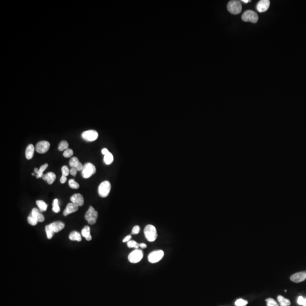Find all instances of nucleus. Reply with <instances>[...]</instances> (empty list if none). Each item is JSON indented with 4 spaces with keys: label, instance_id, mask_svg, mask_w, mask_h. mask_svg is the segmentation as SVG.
<instances>
[{
    "label": "nucleus",
    "instance_id": "f257e3e1",
    "mask_svg": "<svg viewBox=\"0 0 306 306\" xmlns=\"http://www.w3.org/2000/svg\"><path fill=\"white\" fill-rule=\"evenodd\" d=\"M144 234L146 239L148 241H154L157 238L158 234L156 228L152 225H148L144 229Z\"/></svg>",
    "mask_w": 306,
    "mask_h": 306
},
{
    "label": "nucleus",
    "instance_id": "f03ea898",
    "mask_svg": "<svg viewBox=\"0 0 306 306\" xmlns=\"http://www.w3.org/2000/svg\"><path fill=\"white\" fill-rule=\"evenodd\" d=\"M229 12L233 14H238L240 13L242 10V5L239 1L232 0L229 1L227 6Z\"/></svg>",
    "mask_w": 306,
    "mask_h": 306
},
{
    "label": "nucleus",
    "instance_id": "7ed1b4c3",
    "mask_svg": "<svg viewBox=\"0 0 306 306\" xmlns=\"http://www.w3.org/2000/svg\"><path fill=\"white\" fill-rule=\"evenodd\" d=\"M111 189V183L107 180L101 182L98 187V193L102 197H106L108 196Z\"/></svg>",
    "mask_w": 306,
    "mask_h": 306
},
{
    "label": "nucleus",
    "instance_id": "20e7f679",
    "mask_svg": "<svg viewBox=\"0 0 306 306\" xmlns=\"http://www.w3.org/2000/svg\"><path fill=\"white\" fill-rule=\"evenodd\" d=\"M242 20L244 22H250L255 23L259 20V17L256 12L252 10H246L241 16Z\"/></svg>",
    "mask_w": 306,
    "mask_h": 306
},
{
    "label": "nucleus",
    "instance_id": "39448f33",
    "mask_svg": "<svg viewBox=\"0 0 306 306\" xmlns=\"http://www.w3.org/2000/svg\"><path fill=\"white\" fill-rule=\"evenodd\" d=\"M96 172V168L91 163H86L84 164L82 170V175L85 179H88Z\"/></svg>",
    "mask_w": 306,
    "mask_h": 306
},
{
    "label": "nucleus",
    "instance_id": "423d86ee",
    "mask_svg": "<svg viewBox=\"0 0 306 306\" xmlns=\"http://www.w3.org/2000/svg\"><path fill=\"white\" fill-rule=\"evenodd\" d=\"M98 214L96 210L94 209V208L90 206L89 210L87 211L86 213L85 214V218L90 225H94L96 223V220L98 218Z\"/></svg>",
    "mask_w": 306,
    "mask_h": 306
},
{
    "label": "nucleus",
    "instance_id": "0eeeda50",
    "mask_svg": "<svg viewBox=\"0 0 306 306\" xmlns=\"http://www.w3.org/2000/svg\"><path fill=\"white\" fill-rule=\"evenodd\" d=\"M164 256V252L162 250H155L151 252L148 256V260L150 263H156L159 262Z\"/></svg>",
    "mask_w": 306,
    "mask_h": 306
},
{
    "label": "nucleus",
    "instance_id": "6e6552de",
    "mask_svg": "<svg viewBox=\"0 0 306 306\" xmlns=\"http://www.w3.org/2000/svg\"><path fill=\"white\" fill-rule=\"evenodd\" d=\"M143 257V252L141 250L136 249L132 251L128 256V260L131 263H139Z\"/></svg>",
    "mask_w": 306,
    "mask_h": 306
},
{
    "label": "nucleus",
    "instance_id": "1a4fd4ad",
    "mask_svg": "<svg viewBox=\"0 0 306 306\" xmlns=\"http://www.w3.org/2000/svg\"><path fill=\"white\" fill-rule=\"evenodd\" d=\"M98 133L94 130H89L84 132L82 134V137L83 139L87 141L93 142L95 141L98 138Z\"/></svg>",
    "mask_w": 306,
    "mask_h": 306
},
{
    "label": "nucleus",
    "instance_id": "9d476101",
    "mask_svg": "<svg viewBox=\"0 0 306 306\" xmlns=\"http://www.w3.org/2000/svg\"><path fill=\"white\" fill-rule=\"evenodd\" d=\"M50 148V142L46 141H41L37 143L35 149L38 153L44 154L49 150Z\"/></svg>",
    "mask_w": 306,
    "mask_h": 306
},
{
    "label": "nucleus",
    "instance_id": "9b49d317",
    "mask_svg": "<svg viewBox=\"0 0 306 306\" xmlns=\"http://www.w3.org/2000/svg\"><path fill=\"white\" fill-rule=\"evenodd\" d=\"M290 279L291 281L295 283H299L305 281L306 279V271L295 273L291 276Z\"/></svg>",
    "mask_w": 306,
    "mask_h": 306
},
{
    "label": "nucleus",
    "instance_id": "f8f14e48",
    "mask_svg": "<svg viewBox=\"0 0 306 306\" xmlns=\"http://www.w3.org/2000/svg\"><path fill=\"white\" fill-rule=\"evenodd\" d=\"M269 6H270V1L261 0L257 4V10L259 12H265L268 10Z\"/></svg>",
    "mask_w": 306,
    "mask_h": 306
},
{
    "label": "nucleus",
    "instance_id": "ddd939ff",
    "mask_svg": "<svg viewBox=\"0 0 306 306\" xmlns=\"http://www.w3.org/2000/svg\"><path fill=\"white\" fill-rule=\"evenodd\" d=\"M69 165L71 168H75L78 171L83 170L84 166L82 164L77 157H71L69 161Z\"/></svg>",
    "mask_w": 306,
    "mask_h": 306
},
{
    "label": "nucleus",
    "instance_id": "4468645a",
    "mask_svg": "<svg viewBox=\"0 0 306 306\" xmlns=\"http://www.w3.org/2000/svg\"><path fill=\"white\" fill-rule=\"evenodd\" d=\"M71 202L77 205L79 207L82 206L84 204V198L82 195L80 193H76L70 197Z\"/></svg>",
    "mask_w": 306,
    "mask_h": 306
},
{
    "label": "nucleus",
    "instance_id": "2eb2a0df",
    "mask_svg": "<svg viewBox=\"0 0 306 306\" xmlns=\"http://www.w3.org/2000/svg\"><path fill=\"white\" fill-rule=\"evenodd\" d=\"M78 207L79 206H77V205H75L73 202H70V203L68 204L67 206L66 207L65 210L63 212V214L64 216H67L70 214L73 213L77 211L78 209Z\"/></svg>",
    "mask_w": 306,
    "mask_h": 306
},
{
    "label": "nucleus",
    "instance_id": "dca6fc26",
    "mask_svg": "<svg viewBox=\"0 0 306 306\" xmlns=\"http://www.w3.org/2000/svg\"><path fill=\"white\" fill-rule=\"evenodd\" d=\"M31 216L34 217L35 220L37 221L38 222H43L45 218L43 215L41 214V211L37 208H33L32 211H31Z\"/></svg>",
    "mask_w": 306,
    "mask_h": 306
},
{
    "label": "nucleus",
    "instance_id": "f3484780",
    "mask_svg": "<svg viewBox=\"0 0 306 306\" xmlns=\"http://www.w3.org/2000/svg\"><path fill=\"white\" fill-rule=\"evenodd\" d=\"M54 232H59L64 228L65 225L61 221H56L49 225Z\"/></svg>",
    "mask_w": 306,
    "mask_h": 306
},
{
    "label": "nucleus",
    "instance_id": "a211bd4d",
    "mask_svg": "<svg viewBox=\"0 0 306 306\" xmlns=\"http://www.w3.org/2000/svg\"><path fill=\"white\" fill-rule=\"evenodd\" d=\"M43 179L48 183V184H52L53 182H55L56 180V176L55 173L50 172L48 173H46L44 175L43 177H42Z\"/></svg>",
    "mask_w": 306,
    "mask_h": 306
},
{
    "label": "nucleus",
    "instance_id": "6ab92c4d",
    "mask_svg": "<svg viewBox=\"0 0 306 306\" xmlns=\"http://www.w3.org/2000/svg\"><path fill=\"white\" fill-rule=\"evenodd\" d=\"M81 235H82V236H84V238H85V239H86V240H87V241L91 240V239H92V237H91V234H90V227L88 226H86L85 227H84V229L82 230Z\"/></svg>",
    "mask_w": 306,
    "mask_h": 306
},
{
    "label": "nucleus",
    "instance_id": "aec40b11",
    "mask_svg": "<svg viewBox=\"0 0 306 306\" xmlns=\"http://www.w3.org/2000/svg\"><path fill=\"white\" fill-rule=\"evenodd\" d=\"M35 148L32 144H30L26 150V157L27 159H31L34 156Z\"/></svg>",
    "mask_w": 306,
    "mask_h": 306
},
{
    "label": "nucleus",
    "instance_id": "412c9836",
    "mask_svg": "<svg viewBox=\"0 0 306 306\" xmlns=\"http://www.w3.org/2000/svg\"><path fill=\"white\" fill-rule=\"evenodd\" d=\"M277 300L280 306H290L291 305L290 300L281 295H278L277 297Z\"/></svg>",
    "mask_w": 306,
    "mask_h": 306
},
{
    "label": "nucleus",
    "instance_id": "4be33fe9",
    "mask_svg": "<svg viewBox=\"0 0 306 306\" xmlns=\"http://www.w3.org/2000/svg\"><path fill=\"white\" fill-rule=\"evenodd\" d=\"M69 238L72 241H81V235L79 232L75 231H74L70 234Z\"/></svg>",
    "mask_w": 306,
    "mask_h": 306
},
{
    "label": "nucleus",
    "instance_id": "5701e85b",
    "mask_svg": "<svg viewBox=\"0 0 306 306\" xmlns=\"http://www.w3.org/2000/svg\"><path fill=\"white\" fill-rule=\"evenodd\" d=\"M36 203L37 206L39 207V209L41 212L46 211L48 205L44 201H43V200H37L36 202Z\"/></svg>",
    "mask_w": 306,
    "mask_h": 306
},
{
    "label": "nucleus",
    "instance_id": "b1692460",
    "mask_svg": "<svg viewBox=\"0 0 306 306\" xmlns=\"http://www.w3.org/2000/svg\"><path fill=\"white\" fill-rule=\"evenodd\" d=\"M104 162L105 164L109 165L111 164L114 161V156L111 153H109L105 155L104 157Z\"/></svg>",
    "mask_w": 306,
    "mask_h": 306
},
{
    "label": "nucleus",
    "instance_id": "393cba45",
    "mask_svg": "<svg viewBox=\"0 0 306 306\" xmlns=\"http://www.w3.org/2000/svg\"><path fill=\"white\" fill-rule=\"evenodd\" d=\"M48 167V164H47V163H46V164L42 165V166L40 167V168H39V170L38 173H37V174H36V178L43 177L44 176V171L45 170H46V168H47Z\"/></svg>",
    "mask_w": 306,
    "mask_h": 306
},
{
    "label": "nucleus",
    "instance_id": "a878e982",
    "mask_svg": "<svg viewBox=\"0 0 306 306\" xmlns=\"http://www.w3.org/2000/svg\"><path fill=\"white\" fill-rule=\"evenodd\" d=\"M68 147H69L68 142L66 141H62L60 143V145L58 147V150L60 152L65 151L68 149Z\"/></svg>",
    "mask_w": 306,
    "mask_h": 306
},
{
    "label": "nucleus",
    "instance_id": "bb28decb",
    "mask_svg": "<svg viewBox=\"0 0 306 306\" xmlns=\"http://www.w3.org/2000/svg\"><path fill=\"white\" fill-rule=\"evenodd\" d=\"M45 230H46V236H47V238L48 239H52L53 236V234H54V231H53L52 229L51 228L50 225H46V228H45Z\"/></svg>",
    "mask_w": 306,
    "mask_h": 306
},
{
    "label": "nucleus",
    "instance_id": "cd10ccee",
    "mask_svg": "<svg viewBox=\"0 0 306 306\" xmlns=\"http://www.w3.org/2000/svg\"><path fill=\"white\" fill-rule=\"evenodd\" d=\"M52 210L56 213H58L60 211V208L59 205V200L57 198L55 199L53 202Z\"/></svg>",
    "mask_w": 306,
    "mask_h": 306
},
{
    "label": "nucleus",
    "instance_id": "c85d7f7f",
    "mask_svg": "<svg viewBox=\"0 0 306 306\" xmlns=\"http://www.w3.org/2000/svg\"><path fill=\"white\" fill-rule=\"evenodd\" d=\"M265 300L267 306H279L278 303L273 298H268Z\"/></svg>",
    "mask_w": 306,
    "mask_h": 306
},
{
    "label": "nucleus",
    "instance_id": "c756f323",
    "mask_svg": "<svg viewBox=\"0 0 306 306\" xmlns=\"http://www.w3.org/2000/svg\"><path fill=\"white\" fill-rule=\"evenodd\" d=\"M69 186L73 189H78L80 187V184L74 179H70L69 180Z\"/></svg>",
    "mask_w": 306,
    "mask_h": 306
},
{
    "label": "nucleus",
    "instance_id": "7c9ffc66",
    "mask_svg": "<svg viewBox=\"0 0 306 306\" xmlns=\"http://www.w3.org/2000/svg\"><path fill=\"white\" fill-rule=\"evenodd\" d=\"M127 245L129 248H134L136 249H138L139 247V244L134 240H130L127 242Z\"/></svg>",
    "mask_w": 306,
    "mask_h": 306
},
{
    "label": "nucleus",
    "instance_id": "2f4dec72",
    "mask_svg": "<svg viewBox=\"0 0 306 306\" xmlns=\"http://www.w3.org/2000/svg\"><path fill=\"white\" fill-rule=\"evenodd\" d=\"M247 304V300H244L243 299H238L235 302V305L236 306H245Z\"/></svg>",
    "mask_w": 306,
    "mask_h": 306
},
{
    "label": "nucleus",
    "instance_id": "473e14b6",
    "mask_svg": "<svg viewBox=\"0 0 306 306\" xmlns=\"http://www.w3.org/2000/svg\"><path fill=\"white\" fill-rule=\"evenodd\" d=\"M73 151L70 148H68L67 150H65L63 153V156L65 158H70L73 156Z\"/></svg>",
    "mask_w": 306,
    "mask_h": 306
},
{
    "label": "nucleus",
    "instance_id": "72a5a7b5",
    "mask_svg": "<svg viewBox=\"0 0 306 306\" xmlns=\"http://www.w3.org/2000/svg\"><path fill=\"white\" fill-rule=\"evenodd\" d=\"M27 221H28V223L30 224L32 226H35V225H36L37 222H38L37 221L35 220L34 217L32 216L31 215H30L28 216V218H27Z\"/></svg>",
    "mask_w": 306,
    "mask_h": 306
},
{
    "label": "nucleus",
    "instance_id": "f704fd0d",
    "mask_svg": "<svg viewBox=\"0 0 306 306\" xmlns=\"http://www.w3.org/2000/svg\"><path fill=\"white\" fill-rule=\"evenodd\" d=\"M297 302L299 305H302L303 306H306V298H304L303 297L300 296L298 297Z\"/></svg>",
    "mask_w": 306,
    "mask_h": 306
},
{
    "label": "nucleus",
    "instance_id": "c9c22d12",
    "mask_svg": "<svg viewBox=\"0 0 306 306\" xmlns=\"http://www.w3.org/2000/svg\"><path fill=\"white\" fill-rule=\"evenodd\" d=\"M61 171H62V175L65 176H68L70 173V170L69 169L68 166H62V168H61Z\"/></svg>",
    "mask_w": 306,
    "mask_h": 306
},
{
    "label": "nucleus",
    "instance_id": "e433bc0d",
    "mask_svg": "<svg viewBox=\"0 0 306 306\" xmlns=\"http://www.w3.org/2000/svg\"><path fill=\"white\" fill-rule=\"evenodd\" d=\"M140 231V227L139 226H135L133 227V229L132 230V234L134 235L138 234Z\"/></svg>",
    "mask_w": 306,
    "mask_h": 306
},
{
    "label": "nucleus",
    "instance_id": "4c0bfd02",
    "mask_svg": "<svg viewBox=\"0 0 306 306\" xmlns=\"http://www.w3.org/2000/svg\"><path fill=\"white\" fill-rule=\"evenodd\" d=\"M77 171V170H76L75 168H71V169L70 170V173L72 176H75Z\"/></svg>",
    "mask_w": 306,
    "mask_h": 306
},
{
    "label": "nucleus",
    "instance_id": "58836bf2",
    "mask_svg": "<svg viewBox=\"0 0 306 306\" xmlns=\"http://www.w3.org/2000/svg\"><path fill=\"white\" fill-rule=\"evenodd\" d=\"M131 238H132V236H131V235H128V236H127L125 238H124V239H123V243H125V242H128V241H130Z\"/></svg>",
    "mask_w": 306,
    "mask_h": 306
},
{
    "label": "nucleus",
    "instance_id": "ea45409f",
    "mask_svg": "<svg viewBox=\"0 0 306 306\" xmlns=\"http://www.w3.org/2000/svg\"><path fill=\"white\" fill-rule=\"evenodd\" d=\"M67 180V178H66V176H64V175H62L61 177L60 178V182L62 184H64L65 183Z\"/></svg>",
    "mask_w": 306,
    "mask_h": 306
},
{
    "label": "nucleus",
    "instance_id": "a19ab883",
    "mask_svg": "<svg viewBox=\"0 0 306 306\" xmlns=\"http://www.w3.org/2000/svg\"><path fill=\"white\" fill-rule=\"evenodd\" d=\"M109 153V150H108L107 148H103L102 150V154H103L104 155L107 154Z\"/></svg>",
    "mask_w": 306,
    "mask_h": 306
},
{
    "label": "nucleus",
    "instance_id": "79ce46f5",
    "mask_svg": "<svg viewBox=\"0 0 306 306\" xmlns=\"http://www.w3.org/2000/svg\"><path fill=\"white\" fill-rule=\"evenodd\" d=\"M139 247L144 249V248H146L147 247V245L145 243H141V244H139Z\"/></svg>",
    "mask_w": 306,
    "mask_h": 306
},
{
    "label": "nucleus",
    "instance_id": "37998d69",
    "mask_svg": "<svg viewBox=\"0 0 306 306\" xmlns=\"http://www.w3.org/2000/svg\"><path fill=\"white\" fill-rule=\"evenodd\" d=\"M39 169H38L37 168H34V172H35V173H36V174H37V173H38V172H39Z\"/></svg>",
    "mask_w": 306,
    "mask_h": 306
},
{
    "label": "nucleus",
    "instance_id": "c03bdc74",
    "mask_svg": "<svg viewBox=\"0 0 306 306\" xmlns=\"http://www.w3.org/2000/svg\"><path fill=\"white\" fill-rule=\"evenodd\" d=\"M242 2H243L244 3H248V2H250V1H249V0H243L241 1Z\"/></svg>",
    "mask_w": 306,
    "mask_h": 306
},
{
    "label": "nucleus",
    "instance_id": "a18cd8bd",
    "mask_svg": "<svg viewBox=\"0 0 306 306\" xmlns=\"http://www.w3.org/2000/svg\"><path fill=\"white\" fill-rule=\"evenodd\" d=\"M32 176H34V175H35V173H32Z\"/></svg>",
    "mask_w": 306,
    "mask_h": 306
}]
</instances>
